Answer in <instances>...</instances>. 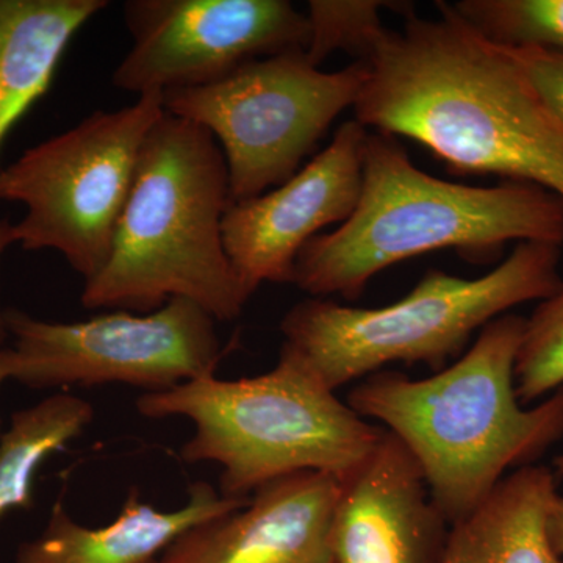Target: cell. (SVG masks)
I'll return each instance as SVG.
<instances>
[{"instance_id":"d6986e66","label":"cell","mask_w":563,"mask_h":563,"mask_svg":"<svg viewBox=\"0 0 563 563\" xmlns=\"http://www.w3.org/2000/svg\"><path fill=\"white\" fill-rule=\"evenodd\" d=\"M563 387V285L526 318L515 362V390L521 406L543 401Z\"/></svg>"},{"instance_id":"ffe728a7","label":"cell","mask_w":563,"mask_h":563,"mask_svg":"<svg viewBox=\"0 0 563 563\" xmlns=\"http://www.w3.org/2000/svg\"><path fill=\"white\" fill-rule=\"evenodd\" d=\"M387 2L374 0H312L307 7L309 43L306 55L320 66L335 51H344L365 60L374 43L385 31L380 10Z\"/></svg>"},{"instance_id":"5b68a950","label":"cell","mask_w":563,"mask_h":563,"mask_svg":"<svg viewBox=\"0 0 563 563\" xmlns=\"http://www.w3.org/2000/svg\"><path fill=\"white\" fill-rule=\"evenodd\" d=\"M136 410L152 420H190L195 432L181 459L218 463L220 492L231 498H250L263 485L301 472L346 479L385 432L284 347L277 365L261 376L225 380L207 374L146 393Z\"/></svg>"},{"instance_id":"603a6c76","label":"cell","mask_w":563,"mask_h":563,"mask_svg":"<svg viewBox=\"0 0 563 563\" xmlns=\"http://www.w3.org/2000/svg\"><path fill=\"white\" fill-rule=\"evenodd\" d=\"M14 244H18V239L13 222L0 220V263H2L5 251ZM7 339H9V331H7L5 324V309H2V303H0V347L5 344Z\"/></svg>"},{"instance_id":"7a4b0ae2","label":"cell","mask_w":563,"mask_h":563,"mask_svg":"<svg viewBox=\"0 0 563 563\" xmlns=\"http://www.w3.org/2000/svg\"><path fill=\"white\" fill-rule=\"evenodd\" d=\"M525 325V317L503 314L442 372L412 379L383 369L347 393L354 412L412 454L450 526L473 514L507 472L536 465L563 439V387L529 409L518 401Z\"/></svg>"},{"instance_id":"ac0fdd59","label":"cell","mask_w":563,"mask_h":563,"mask_svg":"<svg viewBox=\"0 0 563 563\" xmlns=\"http://www.w3.org/2000/svg\"><path fill=\"white\" fill-rule=\"evenodd\" d=\"M451 7L498 46L563 54V0H459Z\"/></svg>"},{"instance_id":"3957f363","label":"cell","mask_w":563,"mask_h":563,"mask_svg":"<svg viewBox=\"0 0 563 563\" xmlns=\"http://www.w3.org/2000/svg\"><path fill=\"white\" fill-rule=\"evenodd\" d=\"M562 246L563 199L539 185L473 187L421 172L398 139L368 132L357 207L299 252L292 285L312 298L355 301L376 274L432 251L498 261L509 243Z\"/></svg>"},{"instance_id":"cb8c5ba5","label":"cell","mask_w":563,"mask_h":563,"mask_svg":"<svg viewBox=\"0 0 563 563\" xmlns=\"http://www.w3.org/2000/svg\"><path fill=\"white\" fill-rule=\"evenodd\" d=\"M14 374V354L11 347H0V387L5 380L13 379ZM2 429V420H0Z\"/></svg>"},{"instance_id":"4fadbf2b","label":"cell","mask_w":563,"mask_h":563,"mask_svg":"<svg viewBox=\"0 0 563 563\" xmlns=\"http://www.w3.org/2000/svg\"><path fill=\"white\" fill-rule=\"evenodd\" d=\"M450 523L418 463L385 431L343 479L332 528V563H440Z\"/></svg>"},{"instance_id":"277c9868","label":"cell","mask_w":563,"mask_h":563,"mask_svg":"<svg viewBox=\"0 0 563 563\" xmlns=\"http://www.w3.org/2000/svg\"><path fill=\"white\" fill-rule=\"evenodd\" d=\"M231 206L217 139L165 111L141 147L109 262L85 282L84 307L150 313L181 298L214 321H235L254 292L225 252L222 221Z\"/></svg>"},{"instance_id":"44dd1931","label":"cell","mask_w":563,"mask_h":563,"mask_svg":"<svg viewBox=\"0 0 563 563\" xmlns=\"http://www.w3.org/2000/svg\"><path fill=\"white\" fill-rule=\"evenodd\" d=\"M563 128V54L537 47H507Z\"/></svg>"},{"instance_id":"7402d4cb","label":"cell","mask_w":563,"mask_h":563,"mask_svg":"<svg viewBox=\"0 0 563 563\" xmlns=\"http://www.w3.org/2000/svg\"><path fill=\"white\" fill-rule=\"evenodd\" d=\"M548 539L563 563V495L558 493L547 520Z\"/></svg>"},{"instance_id":"5bb4252c","label":"cell","mask_w":563,"mask_h":563,"mask_svg":"<svg viewBox=\"0 0 563 563\" xmlns=\"http://www.w3.org/2000/svg\"><path fill=\"white\" fill-rule=\"evenodd\" d=\"M250 498H231L210 484L196 483L185 506L161 510L141 501L135 490L102 528L77 523L57 503L44 531L18 548L16 563H152L195 526L233 512Z\"/></svg>"},{"instance_id":"8992f818","label":"cell","mask_w":563,"mask_h":563,"mask_svg":"<svg viewBox=\"0 0 563 563\" xmlns=\"http://www.w3.org/2000/svg\"><path fill=\"white\" fill-rule=\"evenodd\" d=\"M559 263L558 244L525 242L477 279L429 269L409 295L390 306L366 309L306 299L282 320V347L333 391L393 363H421L442 372L488 322L561 290Z\"/></svg>"},{"instance_id":"d4e9b609","label":"cell","mask_w":563,"mask_h":563,"mask_svg":"<svg viewBox=\"0 0 563 563\" xmlns=\"http://www.w3.org/2000/svg\"><path fill=\"white\" fill-rule=\"evenodd\" d=\"M553 472L555 476L563 477V453L555 455L553 461Z\"/></svg>"},{"instance_id":"9a60e30c","label":"cell","mask_w":563,"mask_h":563,"mask_svg":"<svg viewBox=\"0 0 563 563\" xmlns=\"http://www.w3.org/2000/svg\"><path fill=\"white\" fill-rule=\"evenodd\" d=\"M109 5L107 0H0V151L49 91L74 36Z\"/></svg>"},{"instance_id":"e0dca14e","label":"cell","mask_w":563,"mask_h":563,"mask_svg":"<svg viewBox=\"0 0 563 563\" xmlns=\"http://www.w3.org/2000/svg\"><path fill=\"white\" fill-rule=\"evenodd\" d=\"M95 417L90 402L57 393L18 410L0 437V518L10 510H31L38 470L52 454L85 432Z\"/></svg>"},{"instance_id":"30bf717a","label":"cell","mask_w":563,"mask_h":563,"mask_svg":"<svg viewBox=\"0 0 563 563\" xmlns=\"http://www.w3.org/2000/svg\"><path fill=\"white\" fill-rule=\"evenodd\" d=\"M132 47L111 76L120 90H191L247 63L309 43V20L288 0H128Z\"/></svg>"},{"instance_id":"2e32d148","label":"cell","mask_w":563,"mask_h":563,"mask_svg":"<svg viewBox=\"0 0 563 563\" xmlns=\"http://www.w3.org/2000/svg\"><path fill=\"white\" fill-rule=\"evenodd\" d=\"M558 493L550 466L507 474L473 514L450 526L440 563H562L547 531Z\"/></svg>"},{"instance_id":"8fae6325","label":"cell","mask_w":563,"mask_h":563,"mask_svg":"<svg viewBox=\"0 0 563 563\" xmlns=\"http://www.w3.org/2000/svg\"><path fill=\"white\" fill-rule=\"evenodd\" d=\"M368 132L355 120L343 122L331 144L295 176L225 211V252L252 292L266 282L292 284L302 247L351 217L361 198Z\"/></svg>"},{"instance_id":"52a82bcc","label":"cell","mask_w":563,"mask_h":563,"mask_svg":"<svg viewBox=\"0 0 563 563\" xmlns=\"http://www.w3.org/2000/svg\"><path fill=\"white\" fill-rule=\"evenodd\" d=\"M165 113L150 92L120 110H98L0 169V201L24 206L14 224L24 251L60 252L85 282L102 272L131 192L141 147Z\"/></svg>"},{"instance_id":"6da1fadb","label":"cell","mask_w":563,"mask_h":563,"mask_svg":"<svg viewBox=\"0 0 563 563\" xmlns=\"http://www.w3.org/2000/svg\"><path fill=\"white\" fill-rule=\"evenodd\" d=\"M432 20L407 14L362 60L354 106L366 131L406 136L455 176H499L563 199V128L507 47L435 2Z\"/></svg>"},{"instance_id":"9c48e42d","label":"cell","mask_w":563,"mask_h":563,"mask_svg":"<svg viewBox=\"0 0 563 563\" xmlns=\"http://www.w3.org/2000/svg\"><path fill=\"white\" fill-rule=\"evenodd\" d=\"M5 324L13 380L38 390L121 384L165 391L214 374L222 357L214 318L181 298L150 313L114 310L74 322L5 309Z\"/></svg>"},{"instance_id":"ba28073f","label":"cell","mask_w":563,"mask_h":563,"mask_svg":"<svg viewBox=\"0 0 563 563\" xmlns=\"http://www.w3.org/2000/svg\"><path fill=\"white\" fill-rule=\"evenodd\" d=\"M366 79L363 62L325 73L306 51H287L206 87L165 92L163 107L217 139L232 203L242 202L295 176L333 121L354 109Z\"/></svg>"},{"instance_id":"7c38bea8","label":"cell","mask_w":563,"mask_h":563,"mask_svg":"<svg viewBox=\"0 0 563 563\" xmlns=\"http://www.w3.org/2000/svg\"><path fill=\"white\" fill-rule=\"evenodd\" d=\"M342 483L321 472L280 477L240 509L195 526L152 563H332Z\"/></svg>"}]
</instances>
